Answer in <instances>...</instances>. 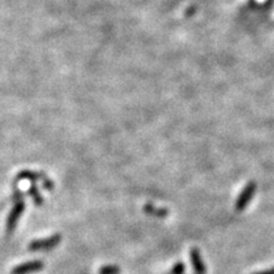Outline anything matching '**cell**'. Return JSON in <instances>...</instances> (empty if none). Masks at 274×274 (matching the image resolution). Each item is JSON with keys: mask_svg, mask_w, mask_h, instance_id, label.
I'll return each mask as SVG.
<instances>
[{"mask_svg": "<svg viewBox=\"0 0 274 274\" xmlns=\"http://www.w3.org/2000/svg\"><path fill=\"white\" fill-rule=\"evenodd\" d=\"M256 192V183L250 182L247 183V187L241 191V193L239 194L236 203H235V211L241 212L247 207V204L250 203V201L253 199V197L255 195Z\"/></svg>", "mask_w": 274, "mask_h": 274, "instance_id": "obj_1", "label": "cell"}, {"mask_svg": "<svg viewBox=\"0 0 274 274\" xmlns=\"http://www.w3.org/2000/svg\"><path fill=\"white\" fill-rule=\"evenodd\" d=\"M62 240V236L60 234L52 235L50 238L46 239H40V240H34L29 244V250H49L54 249L61 243Z\"/></svg>", "mask_w": 274, "mask_h": 274, "instance_id": "obj_2", "label": "cell"}, {"mask_svg": "<svg viewBox=\"0 0 274 274\" xmlns=\"http://www.w3.org/2000/svg\"><path fill=\"white\" fill-rule=\"evenodd\" d=\"M25 211V199L22 198L19 201L14 202V207L10 211L9 216H8V221H6V231L12 232L17 226L18 219L22 216V213Z\"/></svg>", "mask_w": 274, "mask_h": 274, "instance_id": "obj_3", "label": "cell"}, {"mask_svg": "<svg viewBox=\"0 0 274 274\" xmlns=\"http://www.w3.org/2000/svg\"><path fill=\"white\" fill-rule=\"evenodd\" d=\"M189 258H191L192 267H193V269H194L195 274L207 273V268H206L204 260H203V258H202V254L198 247H192V249L189 250Z\"/></svg>", "mask_w": 274, "mask_h": 274, "instance_id": "obj_4", "label": "cell"}, {"mask_svg": "<svg viewBox=\"0 0 274 274\" xmlns=\"http://www.w3.org/2000/svg\"><path fill=\"white\" fill-rule=\"evenodd\" d=\"M43 268V262L41 260H33V262H27L23 264L17 265L15 268H13L12 274H28L32 272L41 271Z\"/></svg>", "mask_w": 274, "mask_h": 274, "instance_id": "obj_5", "label": "cell"}, {"mask_svg": "<svg viewBox=\"0 0 274 274\" xmlns=\"http://www.w3.org/2000/svg\"><path fill=\"white\" fill-rule=\"evenodd\" d=\"M143 212L146 213V215H149V216L159 217V219H164V217L169 216V210H167V208L155 207V206L151 203H147L143 206Z\"/></svg>", "mask_w": 274, "mask_h": 274, "instance_id": "obj_6", "label": "cell"}, {"mask_svg": "<svg viewBox=\"0 0 274 274\" xmlns=\"http://www.w3.org/2000/svg\"><path fill=\"white\" fill-rule=\"evenodd\" d=\"M19 179H29L32 182H36V180L46 179V175L42 173H34V171H22L17 177V180Z\"/></svg>", "mask_w": 274, "mask_h": 274, "instance_id": "obj_7", "label": "cell"}, {"mask_svg": "<svg viewBox=\"0 0 274 274\" xmlns=\"http://www.w3.org/2000/svg\"><path fill=\"white\" fill-rule=\"evenodd\" d=\"M28 194L33 198V202L36 206H41V204L43 203L42 195H41V193H38V188H37L34 184H32V186L28 188Z\"/></svg>", "mask_w": 274, "mask_h": 274, "instance_id": "obj_8", "label": "cell"}, {"mask_svg": "<svg viewBox=\"0 0 274 274\" xmlns=\"http://www.w3.org/2000/svg\"><path fill=\"white\" fill-rule=\"evenodd\" d=\"M99 274H121V268L117 265H104L99 269Z\"/></svg>", "mask_w": 274, "mask_h": 274, "instance_id": "obj_9", "label": "cell"}, {"mask_svg": "<svg viewBox=\"0 0 274 274\" xmlns=\"http://www.w3.org/2000/svg\"><path fill=\"white\" fill-rule=\"evenodd\" d=\"M184 272H186V264L183 262H178L166 274H184Z\"/></svg>", "mask_w": 274, "mask_h": 274, "instance_id": "obj_10", "label": "cell"}, {"mask_svg": "<svg viewBox=\"0 0 274 274\" xmlns=\"http://www.w3.org/2000/svg\"><path fill=\"white\" fill-rule=\"evenodd\" d=\"M43 187L47 191H51V189H54V183H52V180H49L46 178V179H43Z\"/></svg>", "mask_w": 274, "mask_h": 274, "instance_id": "obj_11", "label": "cell"}, {"mask_svg": "<svg viewBox=\"0 0 274 274\" xmlns=\"http://www.w3.org/2000/svg\"><path fill=\"white\" fill-rule=\"evenodd\" d=\"M251 274H274V268H269V269H265V271L255 272V273H251Z\"/></svg>", "mask_w": 274, "mask_h": 274, "instance_id": "obj_12", "label": "cell"}]
</instances>
